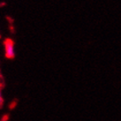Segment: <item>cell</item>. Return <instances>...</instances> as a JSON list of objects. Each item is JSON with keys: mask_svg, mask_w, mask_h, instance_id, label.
Masks as SVG:
<instances>
[{"mask_svg": "<svg viewBox=\"0 0 121 121\" xmlns=\"http://www.w3.org/2000/svg\"><path fill=\"white\" fill-rule=\"evenodd\" d=\"M3 101H4L3 96H2V94H1V92H0V107H1V106H2V104H3Z\"/></svg>", "mask_w": 121, "mask_h": 121, "instance_id": "cell-2", "label": "cell"}, {"mask_svg": "<svg viewBox=\"0 0 121 121\" xmlns=\"http://www.w3.org/2000/svg\"><path fill=\"white\" fill-rule=\"evenodd\" d=\"M4 52L5 57L8 58H13L15 57V48L13 41L6 40L4 42Z\"/></svg>", "mask_w": 121, "mask_h": 121, "instance_id": "cell-1", "label": "cell"}]
</instances>
